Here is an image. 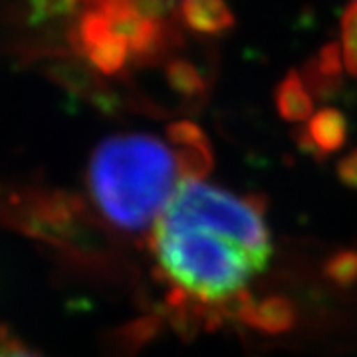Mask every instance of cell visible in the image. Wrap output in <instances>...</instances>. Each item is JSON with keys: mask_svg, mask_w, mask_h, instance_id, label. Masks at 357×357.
Wrapping results in <instances>:
<instances>
[{"mask_svg": "<svg viewBox=\"0 0 357 357\" xmlns=\"http://www.w3.org/2000/svg\"><path fill=\"white\" fill-rule=\"evenodd\" d=\"M326 278L342 288L357 284V250H340L324 264Z\"/></svg>", "mask_w": 357, "mask_h": 357, "instance_id": "12", "label": "cell"}, {"mask_svg": "<svg viewBox=\"0 0 357 357\" xmlns=\"http://www.w3.org/2000/svg\"><path fill=\"white\" fill-rule=\"evenodd\" d=\"M167 86L183 100L192 103L204 102L206 98V79L203 72L187 58H171L165 66Z\"/></svg>", "mask_w": 357, "mask_h": 357, "instance_id": "10", "label": "cell"}, {"mask_svg": "<svg viewBox=\"0 0 357 357\" xmlns=\"http://www.w3.org/2000/svg\"><path fill=\"white\" fill-rule=\"evenodd\" d=\"M177 13L181 24L203 36H220L236 24L227 0H181Z\"/></svg>", "mask_w": 357, "mask_h": 357, "instance_id": "8", "label": "cell"}, {"mask_svg": "<svg viewBox=\"0 0 357 357\" xmlns=\"http://www.w3.org/2000/svg\"><path fill=\"white\" fill-rule=\"evenodd\" d=\"M342 56L347 74L357 77V0L347 4L342 16Z\"/></svg>", "mask_w": 357, "mask_h": 357, "instance_id": "11", "label": "cell"}, {"mask_svg": "<svg viewBox=\"0 0 357 357\" xmlns=\"http://www.w3.org/2000/svg\"><path fill=\"white\" fill-rule=\"evenodd\" d=\"M86 178L98 213L129 234L151 232L181 185L171 145L149 133L103 139L91 153Z\"/></svg>", "mask_w": 357, "mask_h": 357, "instance_id": "1", "label": "cell"}, {"mask_svg": "<svg viewBox=\"0 0 357 357\" xmlns=\"http://www.w3.org/2000/svg\"><path fill=\"white\" fill-rule=\"evenodd\" d=\"M264 213V197H241L203 181H181L157 222L217 230L232 236L256 256L270 260L272 244Z\"/></svg>", "mask_w": 357, "mask_h": 357, "instance_id": "3", "label": "cell"}, {"mask_svg": "<svg viewBox=\"0 0 357 357\" xmlns=\"http://www.w3.org/2000/svg\"><path fill=\"white\" fill-rule=\"evenodd\" d=\"M347 131V117L335 107H324L312 115L306 128L294 129V139L304 153L324 161L328 155L337 153L344 147Z\"/></svg>", "mask_w": 357, "mask_h": 357, "instance_id": "5", "label": "cell"}, {"mask_svg": "<svg viewBox=\"0 0 357 357\" xmlns=\"http://www.w3.org/2000/svg\"><path fill=\"white\" fill-rule=\"evenodd\" d=\"M167 139L177 157L181 181H203L213 169V147L195 121L178 119L167 126Z\"/></svg>", "mask_w": 357, "mask_h": 357, "instance_id": "4", "label": "cell"}, {"mask_svg": "<svg viewBox=\"0 0 357 357\" xmlns=\"http://www.w3.org/2000/svg\"><path fill=\"white\" fill-rule=\"evenodd\" d=\"M274 103L284 121L304 123L307 119H312L314 100L302 76L296 70H290L278 82V86L274 89Z\"/></svg>", "mask_w": 357, "mask_h": 357, "instance_id": "9", "label": "cell"}, {"mask_svg": "<svg viewBox=\"0 0 357 357\" xmlns=\"http://www.w3.org/2000/svg\"><path fill=\"white\" fill-rule=\"evenodd\" d=\"M335 173H337V178L344 183L345 187L357 189V147L354 151H349V153L345 155L344 159L337 163Z\"/></svg>", "mask_w": 357, "mask_h": 357, "instance_id": "14", "label": "cell"}, {"mask_svg": "<svg viewBox=\"0 0 357 357\" xmlns=\"http://www.w3.org/2000/svg\"><path fill=\"white\" fill-rule=\"evenodd\" d=\"M236 318L256 332L276 335L292 330L296 324V307L292 300L278 294L268 296L264 300H252L248 296L238 307Z\"/></svg>", "mask_w": 357, "mask_h": 357, "instance_id": "7", "label": "cell"}, {"mask_svg": "<svg viewBox=\"0 0 357 357\" xmlns=\"http://www.w3.org/2000/svg\"><path fill=\"white\" fill-rule=\"evenodd\" d=\"M302 79L307 91L318 100H332L344 86V56L342 46L335 42L324 44L302 68Z\"/></svg>", "mask_w": 357, "mask_h": 357, "instance_id": "6", "label": "cell"}, {"mask_svg": "<svg viewBox=\"0 0 357 357\" xmlns=\"http://www.w3.org/2000/svg\"><path fill=\"white\" fill-rule=\"evenodd\" d=\"M0 357H42L34 349H30L20 340H16L8 332L0 330Z\"/></svg>", "mask_w": 357, "mask_h": 357, "instance_id": "13", "label": "cell"}, {"mask_svg": "<svg viewBox=\"0 0 357 357\" xmlns=\"http://www.w3.org/2000/svg\"><path fill=\"white\" fill-rule=\"evenodd\" d=\"M159 272L204 316H236L248 298V280L268 260L229 234L203 227L157 222L149 234Z\"/></svg>", "mask_w": 357, "mask_h": 357, "instance_id": "2", "label": "cell"}]
</instances>
